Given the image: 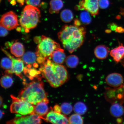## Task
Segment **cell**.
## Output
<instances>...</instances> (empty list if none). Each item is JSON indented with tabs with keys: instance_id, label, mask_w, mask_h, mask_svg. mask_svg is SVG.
I'll return each mask as SVG.
<instances>
[{
	"instance_id": "6da1fadb",
	"label": "cell",
	"mask_w": 124,
	"mask_h": 124,
	"mask_svg": "<svg viewBox=\"0 0 124 124\" xmlns=\"http://www.w3.org/2000/svg\"><path fill=\"white\" fill-rule=\"evenodd\" d=\"M86 33L85 28L82 26L66 25L63 26L58 35L63 47L72 53L83 45Z\"/></svg>"
},
{
	"instance_id": "7a4b0ae2",
	"label": "cell",
	"mask_w": 124,
	"mask_h": 124,
	"mask_svg": "<svg viewBox=\"0 0 124 124\" xmlns=\"http://www.w3.org/2000/svg\"><path fill=\"white\" fill-rule=\"evenodd\" d=\"M41 64L39 71L52 87L61 86L69 79L67 71L64 66L56 64L49 59Z\"/></svg>"
},
{
	"instance_id": "3957f363",
	"label": "cell",
	"mask_w": 124,
	"mask_h": 124,
	"mask_svg": "<svg viewBox=\"0 0 124 124\" xmlns=\"http://www.w3.org/2000/svg\"><path fill=\"white\" fill-rule=\"evenodd\" d=\"M18 98L34 106L40 102L45 101L48 103L49 102L43 82L39 78L26 85L19 93Z\"/></svg>"
},
{
	"instance_id": "277c9868",
	"label": "cell",
	"mask_w": 124,
	"mask_h": 124,
	"mask_svg": "<svg viewBox=\"0 0 124 124\" xmlns=\"http://www.w3.org/2000/svg\"><path fill=\"white\" fill-rule=\"evenodd\" d=\"M40 10L38 8L30 5L26 6L23 9L19 20V22L26 32L29 29L35 28L39 22Z\"/></svg>"
},
{
	"instance_id": "5b68a950",
	"label": "cell",
	"mask_w": 124,
	"mask_h": 124,
	"mask_svg": "<svg viewBox=\"0 0 124 124\" xmlns=\"http://www.w3.org/2000/svg\"><path fill=\"white\" fill-rule=\"evenodd\" d=\"M37 47L36 54L37 56L44 57L46 60L49 59L54 51L61 49L60 45L51 38L42 35Z\"/></svg>"
},
{
	"instance_id": "8992f818",
	"label": "cell",
	"mask_w": 124,
	"mask_h": 124,
	"mask_svg": "<svg viewBox=\"0 0 124 124\" xmlns=\"http://www.w3.org/2000/svg\"><path fill=\"white\" fill-rule=\"evenodd\" d=\"M12 103L10 111L12 113H17L23 115L35 114L34 105L27 101L17 98L11 95Z\"/></svg>"
},
{
	"instance_id": "52a82bcc",
	"label": "cell",
	"mask_w": 124,
	"mask_h": 124,
	"mask_svg": "<svg viewBox=\"0 0 124 124\" xmlns=\"http://www.w3.org/2000/svg\"><path fill=\"white\" fill-rule=\"evenodd\" d=\"M41 117L36 114L21 116L17 115L14 118L7 122V124H41Z\"/></svg>"
},
{
	"instance_id": "ba28073f",
	"label": "cell",
	"mask_w": 124,
	"mask_h": 124,
	"mask_svg": "<svg viewBox=\"0 0 124 124\" xmlns=\"http://www.w3.org/2000/svg\"><path fill=\"white\" fill-rule=\"evenodd\" d=\"M0 25L8 30H10L16 28L19 25L17 16L12 11L4 14L1 18Z\"/></svg>"
},
{
	"instance_id": "9c48e42d",
	"label": "cell",
	"mask_w": 124,
	"mask_h": 124,
	"mask_svg": "<svg viewBox=\"0 0 124 124\" xmlns=\"http://www.w3.org/2000/svg\"><path fill=\"white\" fill-rule=\"evenodd\" d=\"M100 0H81L77 7V9L85 10L93 16L99 13V1Z\"/></svg>"
},
{
	"instance_id": "30bf717a",
	"label": "cell",
	"mask_w": 124,
	"mask_h": 124,
	"mask_svg": "<svg viewBox=\"0 0 124 124\" xmlns=\"http://www.w3.org/2000/svg\"><path fill=\"white\" fill-rule=\"evenodd\" d=\"M1 50L9 58L12 60V67L10 70L6 71V72L8 74H15L16 75L22 78V73L24 69V62L21 59H16L12 56L8 52L1 48Z\"/></svg>"
},
{
	"instance_id": "8fae6325",
	"label": "cell",
	"mask_w": 124,
	"mask_h": 124,
	"mask_svg": "<svg viewBox=\"0 0 124 124\" xmlns=\"http://www.w3.org/2000/svg\"><path fill=\"white\" fill-rule=\"evenodd\" d=\"M45 120L53 124H69V119L66 116L61 113L55 112L52 109L46 115Z\"/></svg>"
},
{
	"instance_id": "7c38bea8",
	"label": "cell",
	"mask_w": 124,
	"mask_h": 124,
	"mask_svg": "<svg viewBox=\"0 0 124 124\" xmlns=\"http://www.w3.org/2000/svg\"><path fill=\"white\" fill-rule=\"evenodd\" d=\"M105 81L107 84L109 86L117 88L123 85L124 79L121 74L117 73H113L107 76Z\"/></svg>"
},
{
	"instance_id": "4fadbf2b",
	"label": "cell",
	"mask_w": 124,
	"mask_h": 124,
	"mask_svg": "<svg viewBox=\"0 0 124 124\" xmlns=\"http://www.w3.org/2000/svg\"><path fill=\"white\" fill-rule=\"evenodd\" d=\"M47 102L42 101L34 106L35 114H38L41 118L45 120L49 111Z\"/></svg>"
},
{
	"instance_id": "5bb4252c",
	"label": "cell",
	"mask_w": 124,
	"mask_h": 124,
	"mask_svg": "<svg viewBox=\"0 0 124 124\" xmlns=\"http://www.w3.org/2000/svg\"><path fill=\"white\" fill-rule=\"evenodd\" d=\"M110 54L116 62H119L124 58V46L122 44L119 45L111 50Z\"/></svg>"
},
{
	"instance_id": "9a60e30c",
	"label": "cell",
	"mask_w": 124,
	"mask_h": 124,
	"mask_svg": "<svg viewBox=\"0 0 124 124\" xmlns=\"http://www.w3.org/2000/svg\"><path fill=\"white\" fill-rule=\"evenodd\" d=\"M50 58L54 62L59 64H62L66 58L64 50L62 48L54 51Z\"/></svg>"
},
{
	"instance_id": "2e32d148",
	"label": "cell",
	"mask_w": 124,
	"mask_h": 124,
	"mask_svg": "<svg viewBox=\"0 0 124 124\" xmlns=\"http://www.w3.org/2000/svg\"><path fill=\"white\" fill-rule=\"evenodd\" d=\"M110 113L111 115L115 117H120L124 113V108L122 103L118 102H114L110 108Z\"/></svg>"
},
{
	"instance_id": "e0dca14e",
	"label": "cell",
	"mask_w": 124,
	"mask_h": 124,
	"mask_svg": "<svg viewBox=\"0 0 124 124\" xmlns=\"http://www.w3.org/2000/svg\"><path fill=\"white\" fill-rule=\"evenodd\" d=\"M109 52L108 47L103 45L97 46L94 50V54L95 56L100 60L104 59L106 58Z\"/></svg>"
},
{
	"instance_id": "ac0fdd59",
	"label": "cell",
	"mask_w": 124,
	"mask_h": 124,
	"mask_svg": "<svg viewBox=\"0 0 124 124\" xmlns=\"http://www.w3.org/2000/svg\"><path fill=\"white\" fill-rule=\"evenodd\" d=\"M11 53L17 57L22 56L24 54V48L23 45L21 43L16 42L11 46Z\"/></svg>"
},
{
	"instance_id": "d6986e66",
	"label": "cell",
	"mask_w": 124,
	"mask_h": 124,
	"mask_svg": "<svg viewBox=\"0 0 124 124\" xmlns=\"http://www.w3.org/2000/svg\"><path fill=\"white\" fill-rule=\"evenodd\" d=\"M50 5V8L49 12L51 14L58 13L63 6L62 0H51Z\"/></svg>"
},
{
	"instance_id": "ffe728a7",
	"label": "cell",
	"mask_w": 124,
	"mask_h": 124,
	"mask_svg": "<svg viewBox=\"0 0 124 124\" xmlns=\"http://www.w3.org/2000/svg\"><path fill=\"white\" fill-rule=\"evenodd\" d=\"M36 55V54L31 52H28L24 54L22 57L23 62L26 64L32 66L35 64L37 60Z\"/></svg>"
},
{
	"instance_id": "44dd1931",
	"label": "cell",
	"mask_w": 124,
	"mask_h": 124,
	"mask_svg": "<svg viewBox=\"0 0 124 124\" xmlns=\"http://www.w3.org/2000/svg\"><path fill=\"white\" fill-rule=\"evenodd\" d=\"M60 16L62 21L66 23L70 22L74 18L73 13L70 10L68 9L63 10L60 14Z\"/></svg>"
},
{
	"instance_id": "7402d4cb",
	"label": "cell",
	"mask_w": 124,
	"mask_h": 124,
	"mask_svg": "<svg viewBox=\"0 0 124 124\" xmlns=\"http://www.w3.org/2000/svg\"><path fill=\"white\" fill-rule=\"evenodd\" d=\"M79 59L76 56L71 55L67 57L66 59V63L68 67L74 68L78 65Z\"/></svg>"
},
{
	"instance_id": "603a6c76",
	"label": "cell",
	"mask_w": 124,
	"mask_h": 124,
	"mask_svg": "<svg viewBox=\"0 0 124 124\" xmlns=\"http://www.w3.org/2000/svg\"><path fill=\"white\" fill-rule=\"evenodd\" d=\"M73 109L76 114L83 115L87 111V107L84 103L79 101L77 102L74 105Z\"/></svg>"
},
{
	"instance_id": "cb8c5ba5",
	"label": "cell",
	"mask_w": 124,
	"mask_h": 124,
	"mask_svg": "<svg viewBox=\"0 0 124 124\" xmlns=\"http://www.w3.org/2000/svg\"><path fill=\"white\" fill-rule=\"evenodd\" d=\"M13 83V80L11 77L5 75L1 78L0 80L1 86L2 87L7 89L10 87Z\"/></svg>"
},
{
	"instance_id": "d4e9b609",
	"label": "cell",
	"mask_w": 124,
	"mask_h": 124,
	"mask_svg": "<svg viewBox=\"0 0 124 124\" xmlns=\"http://www.w3.org/2000/svg\"><path fill=\"white\" fill-rule=\"evenodd\" d=\"M1 66L2 69L6 70V71L10 70L12 67V60L9 58H3L1 60Z\"/></svg>"
},
{
	"instance_id": "484cf974",
	"label": "cell",
	"mask_w": 124,
	"mask_h": 124,
	"mask_svg": "<svg viewBox=\"0 0 124 124\" xmlns=\"http://www.w3.org/2000/svg\"><path fill=\"white\" fill-rule=\"evenodd\" d=\"M69 124H81L83 123V118L80 115L76 114H72L69 119Z\"/></svg>"
},
{
	"instance_id": "4316f807",
	"label": "cell",
	"mask_w": 124,
	"mask_h": 124,
	"mask_svg": "<svg viewBox=\"0 0 124 124\" xmlns=\"http://www.w3.org/2000/svg\"><path fill=\"white\" fill-rule=\"evenodd\" d=\"M89 12L86 11L82 12L80 14V21L83 24L87 25L90 24L91 21V18Z\"/></svg>"
},
{
	"instance_id": "83f0119b",
	"label": "cell",
	"mask_w": 124,
	"mask_h": 124,
	"mask_svg": "<svg viewBox=\"0 0 124 124\" xmlns=\"http://www.w3.org/2000/svg\"><path fill=\"white\" fill-rule=\"evenodd\" d=\"M60 107L61 112L65 115H67L70 114L73 110L72 105L67 102L62 104Z\"/></svg>"
},
{
	"instance_id": "f1b7e54d",
	"label": "cell",
	"mask_w": 124,
	"mask_h": 124,
	"mask_svg": "<svg viewBox=\"0 0 124 124\" xmlns=\"http://www.w3.org/2000/svg\"><path fill=\"white\" fill-rule=\"evenodd\" d=\"M110 2L108 0H100L99 1V6L101 8L104 9L109 7Z\"/></svg>"
},
{
	"instance_id": "f546056e",
	"label": "cell",
	"mask_w": 124,
	"mask_h": 124,
	"mask_svg": "<svg viewBox=\"0 0 124 124\" xmlns=\"http://www.w3.org/2000/svg\"><path fill=\"white\" fill-rule=\"evenodd\" d=\"M25 1L27 5L36 7L39 6L41 0H26Z\"/></svg>"
},
{
	"instance_id": "4dcf8cb0",
	"label": "cell",
	"mask_w": 124,
	"mask_h": 124,
	"mask_svg": "<svg viewBox=\"0 0 124 124\" xmlns=\"http://www.w3.org/2000/svg\"><path fill=\"white\" fill-rule=\"evenodd\" d=\"M8 34L7 29L0 25V36L4 37L7 36Z\"/></svg>"
},
{
	"instance_id": "1f68e13d",
	"label": "cell",
	"mask_w": 124,
	"mask_h": 124,
	"mask_svg": "<svg viewBox=\"0 0 124 124\" xmlns=\"http://www.w3.org/2000/svg\"><path fill=\"white\" fill-rule=\"evenodd\" d=\"M37 62L39 63V64H42L46 60L44 57L41 56H38L37 59Z\"/></svg>"
},
{
	"instance_id": "d6a6232c",
	"label": "cell",
	"mask_w": 124,
	"mask_h": 124,
	"mask_svg": "<svg viewBox=\"0 0 124 124\" xmlns=\"http://www.w3.org/2000/svg\"><path fill=\"white\" fill-rule=\"evenodd\" d=\"M54 110L55 112L57 113H61L62 112L61 107L58 105H56L54 106Z\"/></svg>"
},
{
	"instance_id": "836d02e7",
	"label": "cell",
	"mask_w": 124,
	"mask_h": 124,
	"mask_svg": "<svg viewBox=\"0 0 124 124\" xmlns=\"http://www.w3.org/2000/svg\"><path fill=\"white\" fill-rule=\"evenodd\" d=\"M115 31L119 33H122L124 32V29L121 27H117L116 28Z\"/></svg>"
},
{
	"instance_id": "e575fe53",
	"label": "cell",
	"mask_w": 124,
	"mask_h": 124,
	"mask_svg": "<svg viewBox=\"0 0 124 124\" xmlns=\"http://www.w3.org/2000/svg\"><path fill=\"white\" fill-rule=\"evenodd\" d=\"M117 27V26L115 24V23H113L112 24H110L109 27L111 30L113 31H115L116 28Z\"/></svg>"
},
{
	"instance_id": "d590c367",
	"label": "cell",
	"mask_w": 124,
	"mask_h": 124,
	"mask_svg": "<svg viewBox=\"0 0 124 124\" xmlns=\"http://www.w3.org/2000/svg\"><path fill=\"white\" fill-rule=\"evenodd\" d=\"M74 25L77 27H80L81 26V23L80 21L78 19H76L74 21Z\"/></svg>"
},
{
	"instance_id": "8d00e7d4",
	"label": "cell",
	"mask_w": 124,
	"mask_h": 124,
	"mask_svg": "<svg viewBox=\"0 0 124 124\" xmlns=\"http://www.w3.org/2000/svg\"><path fill=\"white\" fill-rule=\"evenodd\" d=\"M17 2L19 3L20 5L22 6L24 5V0H16Z\"/></svg>"
},
{
	"instance_id": "74e56055",
	"label": "cell",
	"mask_w": 124,
	"mask_h": 124,
	"mask_svg": "<svg viewBox=\"0 0 124 124\" xmlns=\"http://www.w3.org/2000/svg\"><path fill=\"white\" fill-rule=\"evenodd\" d=\"M8 1H10V3L12 5H15L16 4V1L15 0H8Z\"/></svg>"
},
{
	"instance_id": "f35d334b",
	"label": "cell",
	"mask_w": 124,
	"mask_h": 124,
	"mask_svg": "<svg viewBox=\"0 0 124 124\" xmlns=\"http://www.w3.org/2000/svg\"><path fill=\"white\" fill-rule=\"evenodd\" d=\"M120 14L124 16V8H122L120 9Z\"/></svg>"
},
{
	"instance_id": "ab89813d",
	"label": "cell",
	"mask_w": 124,
	"mask_h": 124,
	"mask_svg": "<svg viewBox=\"0 0 124 124\" xmlns=\"http://www.w3.org/2000/svg\"><path fill=\"white\" fill-rule=\"evenodd\" d=\"M4 114V113L1 110H0V119H1L2 117V116L3 114Z\"/></svg>"
},
{
	"instance_id": "60d3db41",
	"label": "cell",
	"mask_w": 124,
	"mask_h": 124,
	"mask_svg": "<svg viewBox=\"0 0 124 124\" xmlns=\"http://www.w3.org/2000/svg\"><path fill=\"white\" fill-rule=\"evenodd\" d=\"M122 118H119L117 119V122H118V123H120L122 122Z\"/></svg>"
},
{
	"instance_id": "b9f144b4",
	"label": "cell",
	"mask_w": 124,
	"mask_h": 124,
	"mask_svg": "<svg viewBox=\"0 0 124 124\" xmlns=\"http://www.w3.org/2000/svg\"><path fill=\"white\" fill-rule=\"evenodd\" d=\"M16 30L18 32H20L21 31V28L20 27H17V28Z\"/></svg>"
},
{
	"instance_id": "7bdbcfd3",
	"label": "cell",
	"mask_w": 124,
	"mask_h": 124,
	"mask_svg": "<svg viewBox=\"0 0 124 124\" xmlns=\"http://www.w3.org/2000/svg\"><path fill=\"white\" fill-rule=\"evenodd\" d=\"M0 106H1L2 103V97H1V96L0 97Z\"/></svg>"
},
{
	"instance_id": "ee69618b",
	"label": "cell",
	"mask_w": 124,
	"mask_h": 124,
	"mask_svg": "<svg viewBox=\"0 0 124 124\" xmlns=\"http://www.w3.org/2000/svg\"><path fill=\"white\" fill-rule=\"evenodd\" d=\"M111 32V30H107L106 31V32H108V33H109V32Z\"/></svg>"
},
{
	"instance_id": "f6af8a7d",
	"label": "cell",
	"mask_w": 124,
	"mask_h": 124,
	"mask_svg": "<svg viewBox=\"0 0 124 124\" xmlns=\"http://www.w3.org/2000/svg\"><path fill=\"white\" fill-rule=\"evenodd\" d=\"M122 64L123 65V66H124V61L122 62Z\"/></svg>"
}]
</instances>
